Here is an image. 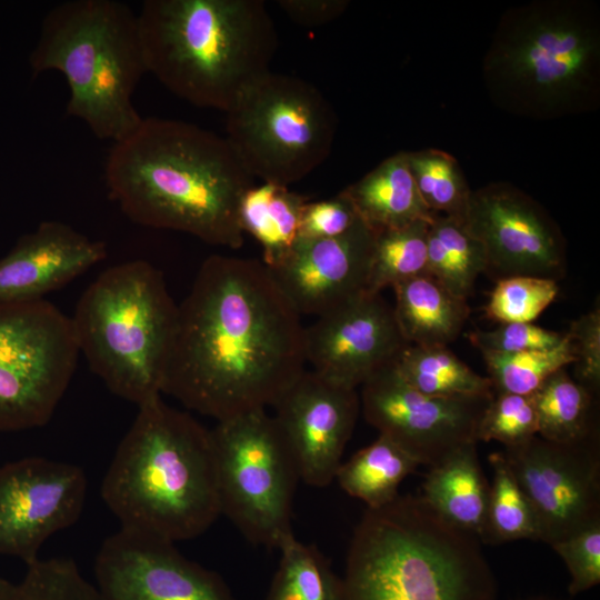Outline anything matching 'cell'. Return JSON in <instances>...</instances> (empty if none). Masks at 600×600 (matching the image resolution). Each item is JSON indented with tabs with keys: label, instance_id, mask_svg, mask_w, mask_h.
I'll return each instance as SVG.
<instances>
[{
	"label": "cell",
	"instance_id": "cell-1",
	"mask_svg": "<svg viewBox=\"0 0 600 600\" xmlns=\"http://www.w3.org/2000/svg\"><path fill=\"white\" fill-rule=\"evenodd\" d=\"M162 393L221 421L273 406L306 370L301 316L259 260L207 258L184 300Z\"/></svg>",
	"mask_w": 600,
	"mask_h": 600
},
{
	"label": "cell",
	"instance_id": "cell-2",
	"mask_svg": "<svg viewBox=\"0 0 600 600\" xmlns=\"http://www.w3.org/2000/svg\"><path fill=\"white\" fill-rule=\"evenodd\" d=\"M104 182L111 200L138 224L211 246L243 244L240 202L254 183L224 137L182 120L142 118L112 143Z\"/></svg>",
	"mask_w": 600,
	"mask_h": 600
},
{
	"label": "cell",
	"instance_id": "cell-3",
	"mask_svg": "<svg viewBox=\"0 0 600 600\" xmlns=\"http://www.w3.org/2000/svg\"><path fill=\"white\" fill-rule=\"evenodd\" d=\"M101 497L121 528L174 543L201 536L221 516L211 430L161 397L138 407Z\"/></svg>",
	"mask_w": 600,
	"mask_h": 600
},
{
	"label": "cell",
	"instance_id": "cell-4",
	"mask_svg": "<svg viewBox=\"0 0 600 600\" xmlns=\"http://www.w3.org/2000/svg\"><path fill=\"white\" fill-rule=\"evenodd\" d=\"M480 540L423 499L367 508L354 528L337 600H496Z\"/></svg>",
	"mask_w": 600,
	"mask_h": 600
},
{
	"label": "cell",
	"instance_id": "cell-5",
	"mask_svg": "<svg viewBox=\"0 0 600 600\" xmlns=\"http://www.w3.org/2000/svg\"><path fill=\"white\" fill-rule=\"evenodd\" d=\"M491 101L556 120L600 104V12L588 0H534L500 18L482 62Z\"/></svg>",
	"mask_w": 600,
	"mask_h": 600
},
{
	"label": "cell",
	"instance_id": "cell-6",
	"mask_svg": "<svg viewBox=\"0 0 600 600\" xmlns=\"http://www.w3.org/2000/svg\"><path fill=\"white\" fill-rule=\"evenodd\" d=\"M137 19L147 73L187 102L224 113L270 72L278 47L262 0H146Z\"/></svg>",
	"mask_w": 600,
	"mask_h": 600
},
{
	"label": "cell",
	"instance_id": "cell-7",
	"mask_svg": "<svg viewBox=\"0 0 600 600\" xmlns=\"http://www.w3.org/2000/svg\"><path fill=\"white\" fill-rule=\"evenodd\" d=\"M32 76L60 72L69 87L67 114L101 140L117 142L142 117L133 93L147 73L137 14L116 0H68L43 18L29 56Z\"/></svg>",
	"mask_w": 600,
	"mask_h": 600
},
{
	"label": "cell",
	"instance_id": "cell-8",
	"mask_svg": "<svg viewBox=\"0 0 600 600\" xmlns=\"http://www.w3.org/2000/svg\"><path fill=\"white\" fill-rule=\"evenodd\" d=\"M178 312L162 272L137 259L100 273L71 320L90 369L112 393L140 407L161 397Z\"/></svg>",
	"mask_w": 600,
	"mask_h": 600
},
{
	"label": "cell",
	"instance_id": "cell-9",
	"mask_svg": "<svg viewBox=\"0 0 600 600\" xmlns=\"http://www.w3.org/2000/svg\"><path fill=\"white\" fill-rule=\"evenodd\" d=\"M334 109L312 83L268 72L226 112V139L254 179L289 187L322 164L336 139Z\"/></svg>",
	"mask_w": 600,
	"mask_h": 600
},
{
	"label": "cell",
	"instance_id": "cell-10",
	"mask_svg": "<svg viewBox=\"0 0 600 600\" xmlns=\"http://www.w3.org/2000/svg\"><path fill=\"white\" fill-rule=\"evenodd\" d=\"M221 514L252 544L279 548L292 532L300 480L296 459L273 416L252 410L211 430Z\"/></svg>",
	"mask_w": 600,
	"mask_h": 600
},
{
	"label": "cell",
	"instance_id": "cell-11",
	"mask_svg": "<svg viewBox=\"0 0 600 600\" xmlns=\"http://www.w3.org/2000/svg\"><path fill=\"white\" fill-rule=\"evenodd\" d=\"M80 354L71 317L41 299L0 306V431L42 427Z\"/></svg>",
	"mask_w": 600,
	"mask_h": 600
},
{
	"label": "cell",
	"instance_id": "cell-12",
	"mask_svg": "<svg viewBox=\"0 0 600 600\" xmlns=\"http://www.w3.org/2000/svg\"><path fill=\"white\" fill-rule=\"evenodd\" d=\"M599 436L559 443L534 436L501 452L549 546L600 522Z\"/></svg>",
	"mask_w": 600,
	"mask_h": 600
},
{
	"label": "cell",
	"instance_id": "cell-13",
	"mask_svg": "<svg viewBox=\"0 0 600 600\" xmlns=\"http://www.w3.org/2000/svg\"><path fill=\"white\" fill-rule=\"evenodd\" d=\"M492 397L427 396L402 378L394 362L362 383L359 394L367 422L429 468L478 443V422Z\"/></svg>",
	"mask_w": 600,
	"mask_h": 600
},
{
	"label": "cell",
	"instance_id": "cell-14",
	"mask_svg": "<svg viewBox=\"0 0 600 600\" xmlns=\"http://www.w3.org/2000/svg\"><path fill=\"white\" fill-rule=\"evenodd\" d=\"M483 247L496 281L533 276L559 281L567 269V243L548 211L509 182H491L471 193L463 221Z\"/></svg>",
	"mask_w": 600,
	"mask_h": 600
},
{
	"label": "cell",
	"instance_id": "cell-15",
	"mask_svg": "<svg viewBox=\"0 0 600 600\" xmlns=\"http://www.w3.org/2000/svg\"><path fill=\"white\" fill-rule=\"evenodd\" d=\"M87 496L82 468L41 457L0 468V553L26 566L39 559L48 538L72 526Z\"/></svg>",
	"mask_w": 600,
	"mask_h": 600
},
{
	"label": "cell",
	"instance_id": "cell-16",
	"mask_svg": "<svg viewBox=\"0 0 600 600\" xmlns=\"http://www.w3.org/2000/svg\"><path fill=\"white\" fill-rule=\"evenodd\" d=\"M94 576L103 600H237L217 572L184 557L174 542L126 528L103 541Z\"/></svg>",
	"mask_w": 600,
	"mask_h": 600
},
{
	"label": "cell",
	"instance_id": "cell-17",
	"mask_svg": "<svg viewBox=\"0 0 600 600\" xmlns=\"http://www.w3.org/2000/svg\"><path fill=\"white\" fill-rule=\"evenodd\" d=\"M408 344L381 293L364 292L304 327L306 363L322 378L352 389L393 363Z\"/></svg>",
	"mask_w": 600,
	"mask_h": 600
},
{
	"label": "cell",
	"instance_id": "cell-18",
	"mask_svg": "<svg viewBox=\"0 0 600 600\" xmlns=\"http://www.w3.org/2000/svg\"><path fill=\"white\" fill-rule=\"evenodd\" d=\"M272 407L300 480L314 488L329 486L356 427L360 411L357 389L304 370Z\"/></svg>",
	"mask_w": 600,
	"mask_h": 600
},
{
	"label": "cell",
	"instance_id": "cell-19",
	"mask_svg": "<svg viewBox=\"0 0 600 600\" xmlns=\"http://www.w3.org/2000/svg\"><path fill=\"white\" fill-rule=\"evenodd\" d=\"M374 232L362 220L330 239H299L269 269L297 312L320 317L367 292Z\"/></svg>",
	"mask_w": 600,
	"mask_h": 600
},
{
	"label": "cell",
	"instance_id": "cell-20",
	"mask_svg": "<svg viewBox=\"0 0 600 600\" xmlns=\"http://www.w3.org/2000/svg\"><path fill=\"white\" fill-rule=\"evenodd\" d=\"M106 257L103 241L61 221H43L0 258V306L41 300Z\"/></svg>",
	"mask_w": 600,
	"mask_h": 600
},
{
	"label": "cell",
	"instance_id": "cell-21",
	"mask_svg": "<svg viewBox=\"0 0 600 600\" xmlns=\"http://www.w3.org/2000/svg\"><path fill=\"white\" fill-rule=\"evenodd\" d=\"M342 191L360 219L373 231L400 228L416 221L431 222L434 217L419 194L407 151L388 157Z\"/></svg>",
	"mask_w": 600,
	"mask_h": 600
},
{
	"label": "cell",
	"instance_id": "cell-22",
	"mask_svg": "<svg viewBox=\"0 0 600 600\" xmlns=\"http://www.w3.org/2000/svg\"><path fill=\"white\" fill-rule=\"evenodd\" d=\"M489 488L473 442L430 467L420 496L450 524L480 540Z\"/></svg>",
	"mask_w": 600,
	"mask_h": 600
},
{
	"label": "cell",
	"instance_id": "cell-23",
	"mask_svg": "<svg viewBox=\"0 0 600 600\" xmlns=\"http://www.w3.org/2000/svg\"><path fill=\"white\" fill-rule=\"evenodd\" d=\"M392 289L394 317L409 344L448 347L459 337L470 314L467 300L453 294L428 273Z\"/></svg>",
	"mask_w": 600,
	"mask_h": 600
},
{
	"label": "cell",
	"instance_id": "cell-24",
	"mask_svg": "<svg viewBox=\"0 0 600 600\" xmlns=\"http://www.w3.org/2000/svg\"><path fill=\"white\" fill-rule=\"evenodd\" d=\"M308 198L287 186L261 182L243 194L239 219L243 233L262 248V262L273 269L293 250L299 240L300 219Z\"/></svg>",
	"mask_w": 600,
	"mask_h": 600
},
{
	"label": "cell",
	"instance_id": "cell-25",
	"mask_svg": "<svg viewBox=\"0 0 600 600\" xmlns=\"http://www.w3.org/2000/svg\"><path fill=\"white\" fill-rule=\"evenodd\" d=\"M419 463L391 439L379 434L369 446L342 461L334 480L350 497L367 508H380L393 501L400 483Z\"/></svg>",
	"mask_w": 600,
	"mask_h": 600
},
{
	"label": "cell",
	"instance_id": "cell-26",
	"mask_svg": "<svg viewBox=\"0 0 600 600\" xmlns=\"http://www.w3.org/2000/svg\"><path fill=\"white\" fill-rule=\"evenodd\" d=\"M538 419V436L559 443H572L599 436L596 396L562 368L530 394Z\"/></svg>",
	"mask_w": 600,
	"mask_h": 600
},
{
	"label": "cell",
	"instance_id": "cell-27",
	"mask_svg": "<svg viewBox=\"0 0 600 600\" xmlns=\"http://www.w3.org/2000/svg\"><path fill=\"white\" fill-rule=\"evenodd\" d=\"M402 378L432 397H492L491 381L473 371L446 346L408 344L394 361Z\"/></svg>",
	"mask_w": 600,
	"mask_h": 600
},
{
	"label": "cell",
	"instance_id": "cell-28",
	"mask_svg": "<svg viewBox=\"0 0 600 600\" xmlns=\"http://www.w3.org/2000/svg\"><path fill=\"white\" fill-rule=\"evenodd\" d=\"M487 271L482 244L453 218L434 214L428 230L427 272L467 300L479 274Z\"/></svg>",
	"mask_w": 600,
	"mask_h": 600
},
{
	"label": "cell",
	"instance_id": "cell-29",
	"mask_svg": "<svg viewBox=\"0 0 600 600\" xmlns=\"http://www.w3.org/2000/svg\"><path fill=\"white\" fill-rule=\"evenodd\" d=\"M489 461L493 478L489 488L480 542L500 544L523 539L539 541V529L532 507L502 452L491 453Z\"/></svg>",
	"mask_w": 600,
	"mask_h": 600
},
{
	"label": "cell",
	"instance_id": "cell-30",
	"mask_svg": "<svg viewBox=\"0 0 600 600\" xmlns=\"http://www.w3.org/2000/svg\"><path fill=\"white\" fill-rule=\"evenodd\" d=\"M428 221L374 232L367 281L368 293H381L428 268Z\"/></svg>",
	"mask_w": 600,
	"mask_h": 600
},
{
	"label": "cell",
	"instance_id": "cell-31",
	"mask_svg": "<svg viewBox=\"0 0 600 600\" xmlns=\"http://www.w3.org/2000/svg\"><path fill=\"white\" fill-rule=\"evenodd\" d=\"M266 600H337L339 577L320 551L289 536Z\"/></svg>",
	"mask_w": 600,
	"mask_h": 600
},
{
	"label": "cell",
	"instance_id": "cell-32",
	"mask_svg": "<svg viewBox=\"0 0 600 600\" xmlns=\"http://www.w3.org/2000/svg\"><path fill=\"white\" fill-rule=\"evenodd\" d=\"M419 194L434 214L463 223L472 190L456 158L439 149L407 152Z\"/></svg>",
	"mask_w": 600,
	"mask_h": 600
},
{
	"label": "cell",
	"instance_id": "cell-33",
	"mask_svg": "<svg viewBox=\"0 0 600 600\" xmlns=\"http://www.w3.org/2000/svg\"><path fill=\"white\" fill-rule=\"evenodd\" d=\"M494 393L530 396L556 371L573 363L564 333L556 348L511 354H482Z\"/></svg>",
	"mask_w": 600,
	"mask_h": 600
},
{
	"label": "cell",
	"instance_id": "cell-34",
	"mask_svg": "<svg viewBox=\"0 0 600 600\" xmlns=\"http://www.w3.org/2000/svg\"><path fill=\"white\" fill-rule=\"evenodd\" d=\"M6 600H103L94 584L68 558L37 559L27 564Z\"/></svg>",
	"mask_w": 600,
	"mask_h": 600
},
{
	"label": "cell",
	"instance_id": "cell-35",
	"mask_svg": "<svg viewBox=\"0 0 600 600\" xmlns=\"http://www.w3.org/2000/svg\"><path fill=\"white\" fill-rule=\"evenodd\" d=\"M559 292L558 281L513 276L496 281L484 306L486 317L499 323L533 322Z\"/></svg>",
	"mask_w": 600,
	"mask_h": 600
},
{
	"label": "cell",
	"instance_id": "cell-36",
	"mask_svg": "<svg viewBox=\"0 0 600 600\" xmlns=\"http://www.w3.org/2000/svg\"><path fill=\"white\" fill-rule=\"evenodd\" d=\"M538 436V419L530 396L494 393L477 427V441H498L504 448L520 446Z\"/></svg>",
	"mask_w": 600,
	"mask_h": 600
},
{
	"label": "cell",
	"instance_id": "cell-37",
	"mask_svg": "<svg viewBox=\"0 0 600 600\" xmlns=\"http://www.w3.org/2000/svg\"><path fill=\"white\" fill-rule=\"evenodd\" d=\"M482 354H511L558 347L564 333L544 329L533 322L500 323L492 330H474L467 334Z\"/></svg>",
	"mask_w": 600,
	"mask_h": 600
},
{
	"label": "cell",
	"instance_id": "cell-38",
	"mask_svg": "<svg viewBox=\"0 0 600 600\" xmlns=\"http://www.w3.org/2000/svg\"><path fill=\"white\" fill-rule=\"evenodd\" d=\"M563 560L571 580L568 592L577 596L600 582V522L550 544Z\"/></svg>",
	"mask_w": 600,
	"mask_h": 600
},
{
	"label": "cell",
	"instance_id": "cell-39",
	"mask_svg": "<svg viewBox=\"0 0 600 600\" xmlns=\"http://www.w3.org/2000/svg\"><path fill=\"white\" fill-rule=\"evenodd\" d=\"M572 356L574 380L597 396L600 388V307L573 320L566 332Z\"/></svg>",
	"mask_w": 600,
	"mask_h": 600
},
{
	"label": "cell",
	"instance_id": "cell-40",
	"mask_svg": "<svg viewBox=\"0 0 600 600\" xmlns=\"http://www.w3.org/2000/svg\"><path fill=\"white\" fill-rule=\"evenodd\" d=\"M360 221L353 203L340 191L329 199L306 202L300 219L299 239L337 238Z\"/></svg>",
	"mask_w": 600,
	"mask_h": 600
},
{
	"label": "cell",
	"instance_id": "cell-41",
	"mask_svg": "<svg viewBox=\"0 0 600 600\" xmlns=\"http://www.w3.org/2000/svg\"><path fill=\"white\" fill-rule=\"evenodd\" d=\"M277 3L293 22L313 28L339 18L350 2L348 0H279Z\"/></svg>",
	"mask_w": 600,
	"mask_h": 600
},
{
	"label": "cell",
	"instance_id": "cell-42",
	"mask_svg": "<svg viewBox=\"0 0 600 600\" xmlns=\"http://www.w3.org/2000/svg\"><path fill=\"white\" fill-rule=\"evenodd\" d=\"M14 583L0 577V600H6L11 592Z\"/></svg>",
	"mask_w": 600,
	"mask_h": 600
},
{
	"label": "cell",
	"instance_id": "cell-43",
	"mask_svg": "<svg viewBox=\"0 0 600 600\" xmlns=\"http://www.w3.org/2000/svg\"><path fill=\"white\" fill-rule=\"evenodd\" d=\"M518 600H562L554 597L546 596V594H539V596H531Z\"/></svg>",
	"mask_w": 600,
	"mask_h": 600
}]
</instances>
